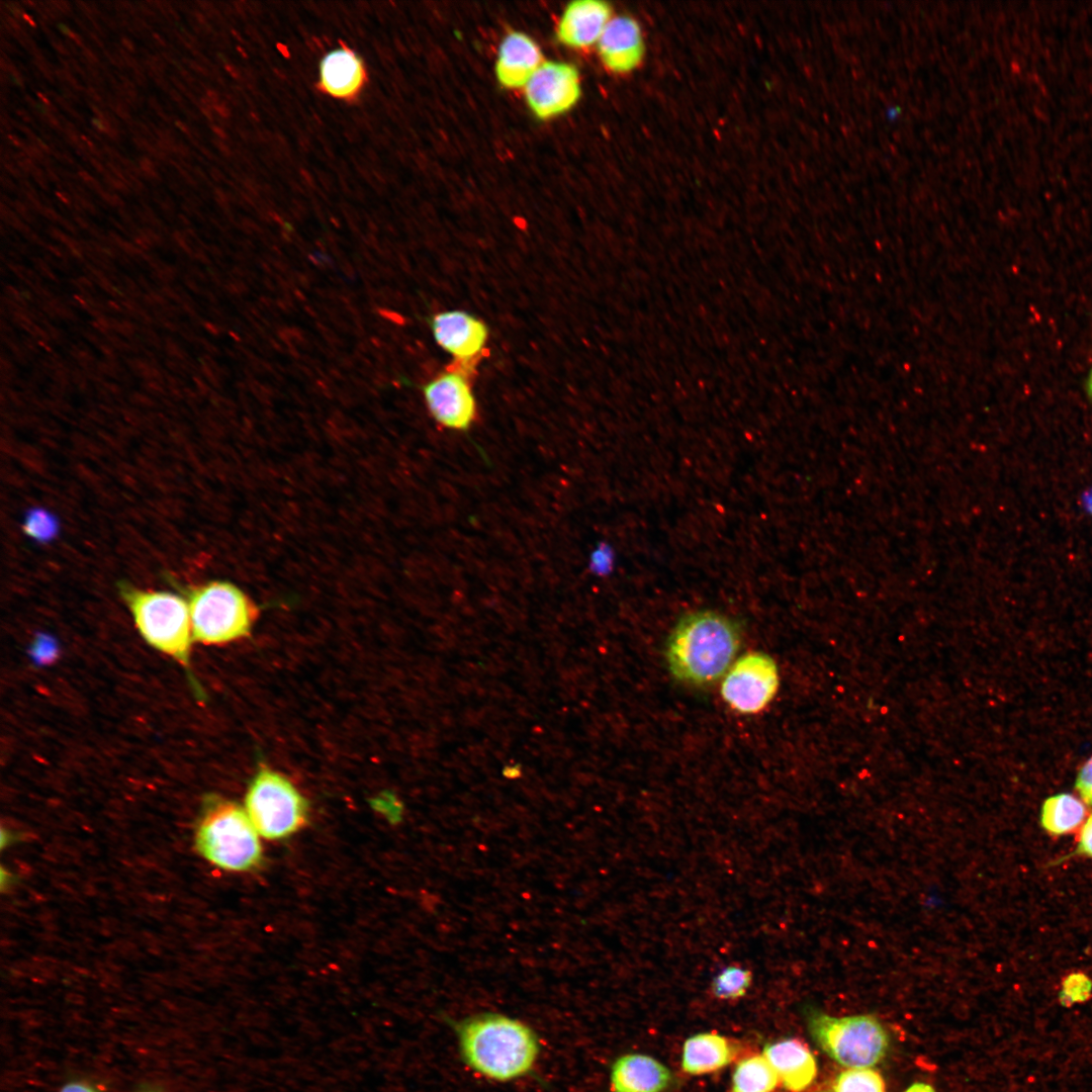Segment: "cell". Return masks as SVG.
I'll return each mask as SVG.
<instances>
[{
	"mask_svg": "<svg viewBox=\"0 0 1092 1092\" xmlns=\"http://www.w3.org/2000/svg\"><path fill=\"white\" fill-rule=\"evenodd\" d=\"M452 1028L462 1062L486 1080L515 1082L532 1075L538 1065L540 1037L520 1018L484 1012L454 1021Z\"/></svg>",
	"mask_w": 1092,
	"mask_h": 1092,
	"instance_id": "cell-1",
	"label": "cell"
},
{
	"mask_svg": "<svg viewBox=\"0 0 1092 1092\" xmlns=\"http://www.w3.org/2000/svg\"><path fill=\"white\" fill-rule=\"evenodd\" d=\"M742 629L731 617L698 610L679 618L665 643L670 674L693 687H709L722 678L740 649Z\"/></svg>",
	"mask_w": 1092,
	"mask_h": 1092,
	"instance_id": "cell-2",
	"label": "cell"
},
{
	"mask_svg": "<svg viewBox=\"0 0 1092 1092\" xmlns=\"http://www.w3.org/2000/svg\"><path fill=\"white\" fill-rule=\"evenodd\" d=\"M118 588L145 640L187 664L193 641L187 601L173 593L145 590L127 582H119Z\"/></svg>",
	"mask_w": 1092,
	"mask_h": 1092,
	"instance_id": "cell-3",
	"label": "cell"
},
{
	"mask_svg": "<svg viewBox=\"0 0 1092 1092\" xmlns=\"http://www.w3.org/2000/svg\"><path fill=\"white\" fill-rule=\"evenodd\" d=\"M195 841L203 857L226 871H248L261 858L260 834L245 809L234 802L210 804L198 824Z\"/></svg>",
	"mask_w": 1092,
	"mask_h": 1092,
	"instance_id": "cell-4",
	"label": "cell"
},
{
	"mask_svg": "<svg viewBox=\"0 0 1092 1092\" xmlns=\"http://www.w3.org/2000/svg\"><path fill=\"white\" fill-rule=\"evenodd\" d=\"M808 1029L818 1046L847 1068H870L888 1055L890 1036L880 1020L870 1014L836 1017L810 1010Z\"/></svg>",
	"mask_w": 1092,
	"mask_h": 1092,
	"instance_id": "cell-5",
	"label": "cell"
},
{
	"mask_svg": "<svg viewBox=\"0 0 1092 1092\" xmlns=\"http://www.w3.org/2000/svg\"><path fill=\"white\" fill-rule=\"evenodd\" d=\"M193 640L222 645L246 637L256 621L257 609L236 585L210 581L187 592Z\"/></svg>",
	"mask_w": 1092,
	"mask_h": 1092,
	"instance_id": "cell-6",
	"label": "cell"
},
{
	"mask_svg": "<svg viewBox=\"0 0 1092 1092\" xmlns=\"http://www.w3.org/2000/svg\"><path fill=\"white\" fill-rule=\"evenodd\" d=\"M245 811L261 837L281 839L306 822V802L289 780L269 768L253 779L245 799Z\"/></svg>",
	"mask_w": 1092,
	"mask_h": 1092,
	"instance_id": "cell-7",
	"label": "cell"
},
{
	"mask_svg": "<svg viewBox=\"0 0 1092 1092\" xmlns=\"http://www.w3.org/2000/svg\"><path fill=\"white\" fill-rule=\"evenodd\" d=\"M780 685L778 664L762 651H748L735 659L721 684V696L734 711L749 715L762 711Z\"/></svg>",
	"mask_w": 1092,
	"mask_h": 1092,
	"instance_id": "cell-8",
	"label": "cell"
},
{
	"mask_svg": "<svg viewBox=\"0 0 1092 1092\" xmlns=\"http://www.w3.org/2000/svg\"><path fill=\"white\" fill-rule=\"evenodd\" d=\"M462 367L443 372L422 388L429 413L442 427L468 431L477 417L476 401Z\"/></svg>",
	"mask_w": 1092,
	"mask_h": 1092,
	"instance_id": "cell-9",
	"label": "cell"
},
{
	"mask_svg": "<svg viewBox=\"0 0 1092 1092\" xmlns=\"http://www.w3.org/2000/svg\"><path fill=\"white\" fill-rule=\"evenodd\" d=\"M527 104L540 119H549L572 108L581 89L579 74L570 64L544 61L524 87Z\"/></svg>",
	"mask_w": 1092,
	"mask_h": 1092,
	"instance_id": "cell-10",
	"label": "cell"
},
{
	"mask_svg": "<svg viewBox=\"0 0 1092 1092\" xmlns=\"http://www.w3.org/2000/svg\"><path fill=\"white\" fill-rule=\"evenodd\" d=\"M430 327L437 344L470 371L487 342L486 325L468 312L449 310L435 314Z\"/></svg>",
	"mask_w": 1092,
	"mask_h": 1092,
	"instance_id": "cell-11",
	"label": "cell"
},
{
	"mask_svg": "<svg viewBox=\"0 0 1092 1092\" xmlns=\"http://www.w3.org/2000/svg\"><path fill=\"white\" fill-rule=\"evenodd\" d=\"M612 18L610 6L599 0L570 2L556 28L558 40L566 47L585 49L598 43Z\"/></svg>",
	"mask_w": 1092,
	"mask_h": 1092,
	"instance_id": "cell-12",
	"label": "cell"
},
{
	"mask_svg": "<svg viewBox=\"0 0 1092 1092\" xmlns=\"http://www.w3.org/2000/svg\"><path fill=\"white\" fill-rule=\"evenodd\" d=\"M543 63L541 49L532 37L522 31H511L499 43L495 77L504 88H524Z\"/></svg>",
	"mask_w": 1092,
	"mask_h": 1092,
	"instance_id": "cell-13",
	"label": "cell"
},
{
	"mask_svg": "<svg viewBox=\"0 0 1092 1092\" xmlns=\"http://www.w3.org/2000/svg\"><path fill=\"white\" fill-rule=\"evenodd\" d=\"M367 80L362 58L348 47L327 53L318 65V87L327 95L340 100L358 96Z\"/></svg>",
	"mask_w": 1092,
	"mask_h": 1092,
	"instance_id": "cell-14",
	"label": "cell"
},
{
	"mask_svg": "<svg viewBox=\"0 0 1092 1092\" xmlns=\"http://www.w3.org/2000/svg\"><path fill=\"white\" fill-rule=\"evenodd\" d=\"M597 46L603 64L615 73L632 71L643 57L640 26L636 20L625 15L611 18Z\"/></svg>",
	"mask_w": 1092,
	"mask_h": 1092,
	"instance_id": "cell-15",
	"label": "cell"
},
{
	"mask_svg": "<svg viewBox=\"0 0 1092 1092\" xmlns=\"http://www.w3.org/2000/svg\"><path fill=\"white\" fill-rule=\"evenodd\" d=\"M763 1057L780 1082L792 1092L805 1090L817 1076V1063L808 1046L798 1039H784L767 1044Z\"/></svg>",
	"mask_w": 1092,
	"mask_h": 1092,
	"instance_id": "cell-16",
	"label": "cell"
},
{
	"mask_svg": "<svg viewBox=\"0 0 1092 1092\" xmlns=\"http://www.w3.org/2000/svg\"><path fill=\"white\" fill-rule=\"evenodd\" d=\"M670 1071L657 1060L639 1054L618 1058L610 1072L612 1092H661L671 1083Z\"/></svg>",
	"mask_w": 1092,
	"mask_h": 1092,
	"instance_id": "cell-17",
	"label": "cell"
},
{
	"mask_svg": "<svg viewBox=\"0 0 1092 1092\" xmlns=\"http://www.w3.org/2000/svg\"><path fill=\"white\" fill-rule=\"evenodd\" d=\"M732 1058V1048L724 1036L700 1033L686 1040L681 1065L685 1072L701 1075L727 1066Z\"/></svg>",
	"mask_w": 1092,
	"mask_h": 1092,
	"instance_id": "cell-18",
	"label": "cell"
},
{
	"mask_svg": "<svg viewBox=\"0 0 1092 1092\" xmlns=\"http://www.w3.org/2000/svg\"><path fill=\"white\" fill-rule=\"evenodd\" d=\"M1086 807L1070 794L1048 798L1042 805L1040 822L1051 834L1062 835L1075 831L1085 820Z\"/></svg>",
	"mask_w": 1092,
	"mask_h": 1092,
	"instance_id": "cell-19",
	"label": "cell"
},
{
	"mask_svg": "<svg viewBox=\"0 0 1092 1092\" xmlns=\"http://www.w3.org/2000/svg\"><path fill=\"white\" fill-rule=\"evenodd\" d=\"M734 1092H772L780 1080L763 1056L742 1060L733 1074Z\"/></svg>",
	"mask_w": 1092,
	"mask_h": 1092,
	"instance_id": "cell-20",
	"label": "cell"
},
{
	"mask_svg": "<svg viewBox=\"0 0 1092 1092\" xmlns=\"http://www.w3.org/2000/svg\"><path fill=\"white\" fill-rule=\"evenodd\" d=\"M751 972L739 966H728L721 970L712 981V993L723 1000L738 999L747 992L751 985Z\"/></svg>",
	"mask_w": 1092,
	"mask_h": 1092,
	"instance_id": "cell-21",
	"label": "cell"
},
{
	"mask_svg": "<svg viewBox=\"0 0 1092 1092\" xmlns=\"http://www.w3.org/2000/svg\"><path fill=\"white\" fill-rule=\"evenodd\" d=\"M834 1092H886L883 1077L870 1068H849L839 1073L833 1084Z\"/></svg>",
	"mask_w": 1092,
	"mask_h": 1092,
	"instance_id": "cell-22",
	"label": "cell"
},
{
	"mask_svg": "<svg viewBox=\"0 0 1092 1092\" xmlns=\"http://www.w3.org/2000/svg\"><path fill=\"white\" fill-rule=\"evenodd\" d=\"M24 533L38 542L52 540L58 533L59 524L55 516L42 509H31L24 518Z\"/></svg>",
	"mask_w": 1092,
	"mask_h": 1092,
	"instance_id": "cell-23",
	"label": "cell"
},
{
	"mask_svg": "<svg viewBox=\"0 0 1092 1092\" xmlns=\"http://www.w3.org/2000/svg\"><path fill=\"white\" fill-rule=\"evenodd\" d=\"M1076 789L1082 800L1092 806V757L1080 769L1076 781Z\"/></svg>",
	"mask_w": 1092,
	"mask_h": 1092,
	"instance_id": "cell-24",
	"label": "cell"
},
{
	"mask_svg": "<svg viewBox=\"0 0 1092 1092\" xmlns=\"http://www.w3.org/2000/svg\"><path fill=\"white\" fill-rule=\"evenodd\" d=\"M613 555L608 545H600L590 555V570L604 574L610 571L612 567Z\"/></svg>",
	"mask_w": 1092,
	"mask_h": 1092,
	"instance_id": "cell-25",
	"label": "cell"
},
{
	"mask_svg": "<svg viewBox=\"0 0 1092 1092\" xmlns=\"http://www.w3.org/2000/svg\"><path fill=\"white\" fill-rule=\"evenodd\" d=\"M1090 984L1083 979H1074L1071 982H1067L1064 992V998L1069 1003L1075 1001L1086 1000L1089 995Z\"/></svg>",
	"mask_w": 1092,
	"mask_h": 1092,
	"instance_id": "cell-26",
	"label": "cell"
},
{
	"mask_svg": "<svg viewBox=\"0 0 1092 1092\" xmlns=\"http://www.w3.org/2000/svg\"><path fill=\"white\" fill-rule=\"evenodd\" d=\"M1077 853L1092 857V814L1081 827L1078 837Z\"/></svg>",
	"mask_w": 1092,
	"mask_h": 1092,
	"instance_id": "cell-27",
	"label": "cell"
},
{
	"mask_svg": "<svg viewBox=\"0 0 1092 1092\" xmlns=\"http://www.w3.org/2000/svg\"><path fill=\"white\" fill-rule=\"evenodd\" d=\"M60 1092H97L92 1086L74 1082L66 1085Z\"/></svg>",
	"mask_w": 1092,
	"mask_h": 1092,
	"instance_id": "cell-28",
	"label": "cell"
},
{
	"mask_svg": "<svg viewBox=\"0 0 1092 1092\" xmlns=\"http://www.w3.org/2000/svg\"><path fill=\"white\" fill-rule=\"evenodd\" d=\"M904 1092H935L933 1087L924 1082H916L909 1086Z\"/></svg>",
	"mask_w": 1092,
	"mask_h": 1092,
	"instance_id": "cell-29",
	"label": "cell"
},
{
	"mask_svg": "<svg viewBox=\"0 0 1092 1092\" xmlns=\"http://www.w3.org/2000/svg\"><path fill=\"white\" fill-rule=\"evenodd\" d=\"M1084 504L1087 511L1092 514V488L1090 489V491L1086 492L1084 496Z\"/></svg>",
	"mask_w": 1092,
	"mask_h": 1092,
	"instance_id": "cell-30",
	"label": "cell"
},
{
	"mask_svg": "<svg viewBox=\"0 0 1092 1092\" xmlns=\"http://www.w3.org/2000/svg\"><path fill=\"white\" fill-rule=\"evenodd\" d=\"M1087 390H1088L1090 396L1092 397V370H1091L1090 375L1088 377Z\"/></svg>",
	"mask_w": 1092,
	"mask_h": 1092,
	"instance_id": "cell-31",
	"label": "cell"
}]
</instances>
